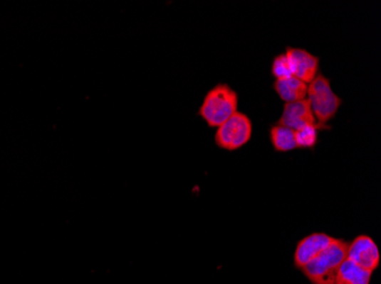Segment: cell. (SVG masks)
Segmentation results:
<instances>
[{"mask_svg": "<svg viewBox=\"0 0 381 284\" xmlns=\"http://www.w3.org/2000/svg\"><path fill=\"white\" fill-rule=\"evenodd\" d=\"M306 99L310 102L316 122L322 125H328L343 105V99L333 90L330 80L321 72L308 83Z\"/></svg>", "mask_w": 381, "mask_h": 284, "instance_id": "3957f363", "label": "cell"}, {"mask_svg": "<svg viewBox=\"0 0 381 284\" xmlns=\"http://www.w3.org/2000/svg\"><path fill=\"white\" fill-rule=\"evenodd\" d=\"M316 123L318 122L315 116L307 99L284 104L283 111L278 121V124L284 125L295 131L305 125L316 124Z\"/></svg>", "mask_w": 381, "mask_h": 284, "instance_id": "ba28073f", "label": "cell"}, {"mask_svg": "<svg viewBox=\"0 0 381 284\" xmlns=\"http://www.w3.org/2000/svg\"><path fill=\"white\" fill-rule=\"evenodd\" d=\"M333 236L328 233L314 232L299 240L293 253V265L297 270H301L312 259L315 258L318 253L333 242Z\"/></svg>", "mask_w": 381, "mask_h": 284, "instance_id": "52a82bcc", "label": "cell"}, {"mask_svg": "<svg viewBox=\"0 0 381 284\" xmlns=\"http://www.w3.org/2000/svg\"><path fill=\"white\" fill-rule=\"evenodd\" d=\"M270 140L273 148L278 153H287L297 149L295 130L284 125L276 123L271 126Z\"/></svg>", "mask_w": 381, "mask_h": 284, "instance_id": "8fae6325", "label": "cell"}, {"mask_svg": "<svg viewBox=\"0 0 381 284\" xmlns=\"http://www.w3.org/2000/svg\"><path fill=\"white\" fill-rule=\"evenodd\" d=\"M347 259L373 273L380 265L378 244L367 234L357 236L352 242H348Z\"/></svg>", "mask_w": 381, "mask_h": 284, "instance_id": "5b68a950", "label": "cell"}, {"mask_svg": "<svg viewBox=\"0 0 381 284\" xmlns=\"http://www.w3.org/2000/svg\"><path fill=\"white\" fill-rule=\"evenodd\" d=\"M330 125L308 124L295 131L296 146L301 149H313L318 145V132L330 130Z\"/></svg>", "mask_w": 381, "mask_h": 284, "instance_id": "7c38bea8", "label": "cell"}, {"mask_svg": "<svg viewBox=\"0 0 381 284\" xmlns=\"http://www.w3.org/2000/svg\"><path fill=\"white\" fill-rule=\"evenodd\" d=\"M238 92L226 83H218L204 96L199 115L210 128H218L238 111Z\"/></svg>", "mask_w": 381, "mask_h": 284, "instance_id": "7a4b0ae2", "label": "cell"}, {"mask_svg": "<svg viewBox=\"0 0 381 284\" xmlns=\"http://www.w3.org/2000/svg\"><path fill=\"white\" fill-rule=\"evenodd\" d=\"M348 242L335 238L322 253L305 265L301 272L312 284H335L339 267L347 258Z\"/></svg>", "mask_w": 381, "mask_h": 284, "instance_id": "6da1fadb", "label": "cell"}, {"mask_svg": "<svg viewBox=\"0 0 381 284\" xmlns=\"http://www.w3.org/2000/svg\"><path fill=\"white\" fill-rule=\"evenodd\" d=\"M372 274L346 258L339 267L335 284H370Z\"/></svg>", "mask_w": 381, "mask_h": 284, "instance_id": "30bf717a", "label": "cell"}, {"mask_svg": "<svg viewBox=\"0 0 381 284\" xmlns=\"http://www.w3.org/2000/svg\"><path fill=\"white\" fill-rule=\"evenodd\" d=\"M271 72H272V75L276 77V80L293 77V72H291L289 60H288L286 53H281V54L276 55V56L273 58Z\"/></svg>", "mask_w": 381, "mask_h": 284, "instance_id": "4fadbf2b", "label": "cell"}, {"mask_svg": "<svg viewBox=\"0 0 381 284\" xmlns=\"http://www.w3.org/2000/svg\"><path fill=\"white\" fill-rule=\"evenodd\" d=\"M273 89L276 90L280 99L287 104L306 99L308 84L297 77H289L276 80L273 83Z\"/></svg>", "mask_w": 381, "mask_h": 284, "instance_id": "9c48e42d", "label": "cell"}, {"mask_svg": "<svg viewBox=\"0 0 381 284\" xmlns=\"http://www.w3.org/2000/svg\"><path fill=\"white\" fill-rule=\"evenodd\" d=\"M252 136V122L246 114L236 111L219 125L215 133L217 147L224 151H234L250 141Z\"/></svg>", "mask_w": 381, "mask_h": 284, "instance_id": "277c9868", "label": "cell"}, {"mask_svg": "<svg viewBox=\"0 0 381 284\" xmlns=\"http://www.w3.org/2000/svg\"><path fill=\"white\" fill-rule=\"evenodd\" d=\"M284 53L289 60L293 77L308 84L320 73V58L306 49L287 47Z\"/></svg>", "mask_w": 381, "mask_h": 284, "instance_id": "8992f818", "label": "cell"}]
</instances>
